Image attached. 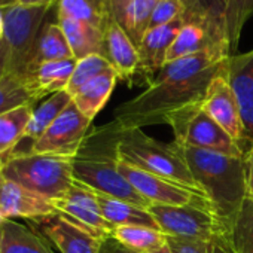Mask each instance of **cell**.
I'll list each match as a JSON object with an SVG mask.
<instances>
[{
  "label": "cell",
  "instance_id": "6",
  "mask_svg": "<svg viewBox=\"0 0 253 253\" xmlns=\"http://www.w3.org/2000/svg\"><path fill=\"white\" fill-rule=\"evenodd\" d=\"M51 8H30L12 5L2 9L3 39L9 49L8 75L26 79L43 20ZM26 82V81H24Z\"/></svg>",
  "mask_w": 253,
  "mask_h": 253
},
{
  "label": "cell",
  "instance_id": "39",
  "mask_svg": "<svg viewBox=\"0 0 253 253\" xmlns=\"http://www.w3.org/2000/svg\"><path fill=\"white\" fill-rule=\"evenodd\" d=\"M247 173H246V182H247V197L253 200V149L247 157Z\"/></svg>",
  "mask_w": 253,
  "mask_h": 253
},
{
  "label": "cell",
  "instance_id": "2",
  "mask_svg": "<svg viewBox=\"0 0 253 253\" xmlns=\"http://www.w3.org/2000/svg\"><path fill=\"white\" fill-rule=\"evenodd\" d=\"M124 130L116 121L89 128L79 151L72 158V171L76 182L95 192L130 201L148 209L151 204L136 191L119 170L118 145Z\"/></svg>",
  "mask_w": 253,
  "mask_h": 253
},
{
  "label": "cell",
  "instance_id": "32",
  "mask_svg": "<svg viewBox=\"0 0 253 253\" xmlns=\"http://www.w3.org/2000/svg\"><path fill=\"white\" fill-rule=\"evenodd\" d=\"M234 253H253V200L246 198L229 226Z\"/></svg>",
  "mask_w": 253,
  "mask_h": 253
},
{
  "label": "cell",
  "instance_id": "9",
  "mask_svg": "<svg viewBox=\"0 0 253 253\" xmlns=\"http://www.w3.org/2000/svg\"><path fill=\"white\" fill-rule=\"evenodd\" d=\"M119 170L151 206H194L213 211L207 197L198 189H192L176 180L143 171L122 161L119 164Z\"/></svg>",
  "mask_w": 253,
  "mask_h": 253
},
{
  "label": "cell",
  "instance_id": "20",
  "mask_svg": "<svg viewBox=\"0 0 253 253\" xmlns=\"http://www.w3.org/2000/svg\"><path fill=\"white\" fill-rule=\"evenodd\" d=\"M72 95L64 89L49 95L41 106H38L30 118L24 137L18 143L12 155L32 154L33 145L42 137V134L49 128V125L61 115V112L72 103ZM11 155V157H12Z\"/></svg>",
  "mask_w": 253,
  "mask_h": 253
},
{
  "label": "cell",
  "instance_id": "38",
  "mask_svg": "<svg viewBox=\"0 0 253 253\" xmlns=\"http://www.w3.org/2000/svg\"><path fill=\"white\" fill-rule=\"evenodd\" d=\"M8 61H9V49L5 39H0V81L8 75Z\"/></svg>",
  "mask_w": 253,
  "mask_h": 253
},
{
  "label": "cell",
  "instance_id": "44",
  "mask_svg": "<svg viewBox=\"0 0 253 253\" xmlns=\"http://www.w3.org/2000/svg\"><path fill=\"white\" fill-rule=\"evenodd\" d=\"M3 222H5V217H3V214H2V213H0V228H2Z\"/></svg>",
  "mask_w": 253,
  "mask_h": 253
},
{
  "label": "cell",
  "instance_id": "37",
  "mask_svg": "<svg viewBox=\"0 0 253 253\" xmlns=\"http://www.w3.org/2000/svg\"><path fill=\"white\" fill-rule=\"evenodd\" d=\"M98 253H136V252L130 250L126 246L119 243L113 235H109L100 241Z\"/></svg>",
  "mask_w": 253,
  "mask_h": 253
},
{
  "label": "cell",
  "instance_id": "31",
  "mask_svg": "<svg viewBox=\"0 0 253 253\" xmlns=\"http://www.w3.org/2000/svg\"><path fill=\"white\" fill-rule=\"evenodd\" d=\"M253 17V0H226L225 36L231 55L237 54L246 23Z\"/></svg>",
  "mask_w": 253,
  "mask_h": 253
},
{
  "label": "cell",
  "instance_id": "11",
  "mask_svg": "<svg viewBox=\"0 0 253 253\" xmlns=\"http://www.w3.org/2000/svg\"><path fill=\"white\" fill-rule=\"evenodd\" d=\"M52 204L58 214L72 220L100 240L112 235L113 232V228L101 213L95 192L76 180L67 192L61 198L54 200Z\"/></svg>",
  "mask_w": 253,
  "mask_h": 253
},
{
  "label": "cell",
  "instance_id": "8",
  "mask_svg": "<svg viewBox=\"0 0 253 253\" xmlns=\"http://www.w3.org/2000/svg\"><path fill=\"white\" fill-rule=\"evenodd\" d=\"M160 229L169 237L204 241H229V228L207 209L194 206L148 207Z\"/></svg>",
  "mask_w": 253,
  "mask_h": 253
},
{
  "label": "cell",
  "instance_id": "24",
  "mask_svg": "<svg viewBox=\"0 0 253 253\" xmlns=\"http://www.w3.org/2000/svg\"><path fill=\"white\" fill-rule=\"evenodd\" d=\"M95 197L104 219L113 229L119 226H134V225L160 229L157 220L154 219V216L148 209L136 206L130 201L104 195L101 192H95Z\"/></svg>",
  "mask_w": 253,
  "mask_h": 253
},
{
  "label": "cell",
  "instance_id": "27",
  "mask_svg": "<svg viewBox=\"0 0 253 253\" xmlns=\"http://www.w3.org/2000/svg\"><path fill=\"white\" fill-rule=\"evenodd\" d=\"M70 58H75V57L58 23H45L38 38L29 72L35 70L43 63L61 61V60H70Z\"/></svg>",
  "mask_w": 253,
  "mask_h": 253
},
{
  "label": "cell",
  "instance_id": "16",
  "mask_svg": "<svg viewBox=\"0 0 253 253\" xmlns=\"http://www.w3.org/2000/svg\"><path fill=\"white\" fill-rule=\"evenodd\" d=\"M0 213L5 219L38 220L55 214V207L48 198L32 192L15 182L5 180L0 194Z\"/></svg>",
  "mask_w": 253,
  "mask_h": 253
},
{
  "label": "cell",
  "instance_id": "21",
  "mask_svg": "<svg viewBox=\"0 0 253 253\" xmlns=\"http://www.w3.org/2000/svg\"><path fill=\"white\" fill-rule=\"evenodd\" d=\"M76 61L78 60L75 58L49 61L29 72L24 81L27 88L33 94L35 100L38 101L42 97H48L55 92L64 91L70 82Z\"/></svg>",
  "mask_w": 253,
  "mask_h": 253
},
{
  "label": "cell",
  "instance_id": "13",
  "mask_svg": "<svg viewBox=\"0 0 253 253\" xmlns=\"http://www.w3.org/2000/svg\"><path fill=\"white\" fill-rule=\"evenodd\" d=\"M201 107L238 143V146L241 149L243 140H244L243 119H241L240 106H238L237 97L234 94V89L226 79L225 67L209 85L206 97L201 101Z\"/></svg>",
  "mask_w": 253,
  "mask_h": 253
},
{
  "label": "cell",
  "instance_id": "26",
  "mask_svg": "<svg viewBox=\"0 0 253 253\" xmlns=\"http://www.w3.org/2000/svg\"><path fill=\"white\" fill-rule=\"evenodd\" d=\"M207 51H213V52H219L222 55L229 57L223 49H220L209 36V33L197 26V24H189L185 23L182 26V29L179 30V33L176 35L169 52H167V58L166 63L170 61H176L180 58H186V57H192L201 52H207Z\"/></svg>",
  "mask_w": 253,
  "mask_h": 253
},
{
  "label": "cell",
  "instance_id": "35",
  "mask_svg": "<svg viewBox=\"0 0 253 253\" xmlns=\"http://www.w3.org/2000/svg\"><path fill=\"white\" fill-rule=\"evenodd\" d=\"M167 246L171 253H234L229 241L185 240L167 235Z\"/></svg>",
  "mask_w": 253,
  "mask_h": 253
},
{
  "label": "cell",
  "instance_id": "5",
  "mask_svg": "<svg viewBox=\"0 0 253 253\" xmlns=\"http://www.w3.org/2000/svg\"><path fill=\"white\" fill-rule=\"evenodd\" d=\"M5 180L36 192L49 201L61 198L75 182L72 158L60 155H12L0 164Z\"/></svg>",
  "mask_w": 253,
  "mask_h": 253
},
{
  "label": "cell",
  "instance_id": "33",
  "mask_svg": "<svg viewBox=\"0 0 253 253\" xmlns=\"http://www.w3.org/2000/svg\"><path fill=\"white\" fill-rule=\"evenodd\" d=\"M36 100L27 88L24 79L15 75H6L0 81V115L8 113L21 106L33 104Z\"/></svg>",
  "mask_w": 253,
  "mask_h": 253
},
{
  "label": "cell",
  "instance_id": "1",
  "mask_svg": "<svg viewBox=\"0 0 253 253\" xmlns=\"http://www.w3.org/2000/svg\"><path fill=\"white\" fill-rule=\"evenodd\" d=\"M228 58L207 51L166 63L143 92L115 109L113 121L122 130L166 124L174 112L204 100L209 85L222 72Z\"/></svg>",
  "mask_w": 253,
  "mask_h": 253
},
{
  "label": "cell",
  "instance_id": "10",
  "mask_svg": "<svg viewBox=\"0 0 253 253\" xmlns=\"http://www.w3.org/2000/svg\"><path fill=\"white\" fill-rule=\"evenodd\" d=\"M91 122L92 121L82 115L72 100L42 137L33 145L32 154L73 158L91 128Z\"/></svg>",
  "mask_w": 253,
  "mask_h": 253
},
{
  "label": "cell",
  "instance_id": "40",
  "mask_svg": "<svg viewBox=\"0 0 253 253\" xmlns=\"http://www.w3.org/2000/svg\"><path fill=\"white\" fill-rule=\"evenodd\" d=\"M55 2L58 3V0H17L15 5L30 6V8H52Z\"/></svg>",
  "mask_w": 253,
  "mask_h": 253
},
{
  "label": "cell",
  "instance_id": "25",
  "mask_svg": "<svg viewBox=\"0 0 253 253\" xmlns=\"http://www.w3.org/2000/svg\"><path fill=\"white\" fill-rule=\"evenodd\" d=\"M118 79L119 78L113 69L106 70L104 73L98 75L97 78L85 84L72 97L73 103L76 104V107L81 110L82 115H85L88 119L92 121L110 98Z\"/></svg>",
  "mask_w": 253,
  "mask_h": 253
},
{
  "label": "cell",
  "instance_id": "23",
  "mask_svg": "<svg viewBox=\"0 0 253 253\" xmlns=\"http://www.w3.org/2000/svg\"><path fill=\"white\" fill-rule=\"evenodd\" d=\"M0 253H54V250L35 228L5 219L0 228Z\"/></svg>",
  "mask_w": 253,
  "mask_h": 253
},
{
  "label": "cell",
  "instance_id": "18",
  "mask_svg": "<svg viewBox=\"0 0 253 253\" xmlns=\"http://www.w3.org/2000/svg\"><path fill=\"white\" fill-rule=\"evenodd\" d=\"M180 3L183 6V21L203 27L211 41L231 57L225 36L226 0H180Z\"/></svg>",
  "mask_w": 253,
  "mask_h": 253
},
{
  "label": "cell",
  "instance_id": "14",
  "mask_svg": "<svg viewBox=\"0 0 253 253\" xmlns=\"http://www.w3.org/2000/svg\"><path fill=\"white\" fill-rule=\"evenodd\" d=\"M183 24H185L183 18H179L173 23L154 27L146 32V35L143 36L139 45L140 67H139V72L136 75L133 85H140V84L151 85L152 84V81L166 66L167 52Z\"/></svg>",
  "mask_w": 253,
  "mask_h": 253
},
{
  "label": "cell",
  "instance_id": "28",
  "mask_svg": "<svg viewBox=\"0 0 253 253\" xmlns=\"http://www.w3.org/2000/svg\"><path fill=\"white\" fill-rule=\"evenodd\" d=\"M33 110V104H27L0 115V164L14 154L24 137Z\"/></svg>",
  "mask_w": 253,
  "mask_h": 253
},
{
  "label": "cell",
  "instance_id": "30",
  "mask_svg": "<svg viewBox=\"0 0 253 253\" xmlns=\"http://www.w3.org/2000/svg\"><path fill=\"white\" fill-rule=\"evenodd\" d=\"M112 235L136 253H155L167 244V235L161 229L142 225L115 228Z\"/></svg>",
  "mask_w": 253,
  "mask_h": 253
},
{
  "label": "cell",
  "instance_id": "29",
  "mask_svg": "<svg viewBox=\"0 0 253 253\" xmlns=\"http://www.w3.org/2000/svg\"><path fill=\"white\" fill-rule=\"evenodd\" d=\"M57 15L88 23L103 32L113 20L109 0H58Z\"/></svg>",
  "mask_w": 253,
  "mask_h": 253
},
{
  "label": "cell",
  "instance_id": "3",
  "mask_svg": "<svg viewBox=\"0 0 253 253\" xmlns=\"http://www.w3.org/2000/svg\"><path fill=\"white\" fill-rule=\"evenodd\" d=\"M176 146L197 186L207 197L214 214L229 228L243 201L247 198V158L229 157L179 143Z\"/></svg>",
  "mask_w": 253,
  "mask_h": 253
},
{
  "label": "cell",
  "instance_id": "15",
  "mask_svg": "<svg viewBox=\"0 0 253 253\" xmlns=\"http://www.w3.org/2000/svg\"><path fill=\"white\" fill-rule=\"evenodd\" d=\"M30 225L61 253H98L101 240L58 213L30 220Z\"/></svg>",
  "mask_w": 253,
  "mask_h": 253
},
{
  "label": "cell",
  "instance_id": "41",
  "mask_svg": "<svg viewBox=\"0 0 253 253\" xmlns=\"http://www.w3.org/2000/svg\"><path fill=\"white\" fill-rule=\"evenodd\" d=\"M17 3V0H0V9H6Z\"/></svg>",
  "mask_w": 253,
  "mask_h": 253
},
{
  "label": "cell",
  "instance_id": "22",
  "mask_svg": "<svg viewBox=\"0 0 253 253\" xmlns=\"http://www.w3.org/2000/svg\"><path fill=\"white\" fill-rule=\"evenodd\" d=\"M57 23L61 27L69 46L76 60H82L88 55H103L106 57L104 32L79 20L70 17L57 15Z\"/></svg>",
  "mask_w": 253,
  "mask_h": 253
},
{
  "label": "cell",
  "instance_id": "4",
  "mask_svg": "<svg viewBox=\"0 0 253 253\" xmlns=\"http://www.w3.org/2000/svg\"><path fill=\"white\" fill-rule=\"evenodd\" d=\"M118 154L122 163L131 167L176 180L192 189L201 191L197 186L174 142H160L145 134L142 128L124 130L118 145Z\"/></svg>",
  "mask_w": 253,
  "mask_h": 253
},
{
  "label": "cell",
  "instance_id": "19",
  "mask_svg": "<svg viewBox=\"0 0 253 253\" xmlns=\"http://www.w3.org/2000/svg\"><path fill=\"white\" fill-rule=\"evenodd\" d=\"M158 0H109L110 14L139 48Z\"/></svg>",
  "mask_w": 253,
  "mask_h": 253
},
{
  "label": "cell",
  "instance_id": "34",
  "mask_svg": "<svg viewBox=\"0 0 253 253\" xmlns=\"http://www.w3.org/2000/svg\"><path fill=\"white\" fill-rule=\"evenodd\" d=\"M109 69H113L109 60L98 54L88 55L82 60H78L66 91L73 97L85 84H88L91 79L97 78L98 75L104 73Z\"/></svg>",
  "mask_w": 253,
  "mask_h": 253
},
{
  "label": "cell",
  "instance_id": "42",
  "mask_svg": "<svg viewBox=\"0 0 253 253\" xmlns=\"http://www.w3.org/2000/svg\"><path fill=\"white\" fill-rule=\"evenodd\" d=\"M155 253H171V250H170V247L166 244L163 249H160V250H158V252H155Z\"/></svg>",
  "mask_w": 253,
  "mask_h": 253
},
{
  "label": "cell",
  "instance_id": "36",
  "mask_svg": "<svg viewBox=\"0 0 253 253\" xmlns=\"http://www.w3.org/2000/svg\"><path fill=\"white\" fill-rule=\"evenodd\" d=\"M179 18H183V6L180 0H158L151 17L149 29L166 26Z\"/></svg>",
  "mask_w": 253,
  "mask_h": 253
},
{
  "label": "cell",
  "instance_id": "43",
  "mask_svg": "<svg viewBox=\"0 0 253 253\" xmlns=\"http://www.w3.org/2000/svg\"><path fill=\"white\" fill-rule=\"evenodd\" d=\"M3 183H5V179L2 176V171H0V194H2V188H3Z\"/></svg>",
  "mask_w": 253,
  "mask_h": 253
},
{
  "label": "cell",
  "instance_id": "7",
  "mask_svg": "<svg viewBox=\"0 0 253 253\" xmlns=\"http://www.w3.org/2000/svg\"><path fill=\"white\" fill-rule=\"evenodd\" d=\"M166 124L171 126L174 142L179 145L246 158L238 143L204 112L201 103L174 112Z\"/></svg>",
  "mask_w": 253,
  "mask_h": 253
},
{
  "label": "cell",
  "instance_id": "12",
  "mask_svg": "<svg viewBox=\"0 0 253 253\" xmlns=\"http://www.w3.org/2000/svg\"><path fill=\"white\" fill-rule=\"evenodd\" d=\"M225 75L240 106L244 128L241 151L247 158L253 149V49L231 55L226 60Z\"/></svg>",
  "mask_w": 253,
  "mask_h": 253
},
{
  "label": "cell",
  "instance_id": "17",
  "mask_svg": "<svg viewBox=\"0 0 253 253\" xmlns=\"http://www.w3.org/2000/svg\"><path fill=\"white\" fill-rule=\"evenodd\" d=\"M104 43L106 58L112 64L118 78L128 82L131 86L140 67L139 48L125 33V30L113 20L109 23L104 32Z\"/></svg>",
  "mask_w": 253,
  "mask_h": 253
}]
</instances>
